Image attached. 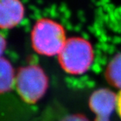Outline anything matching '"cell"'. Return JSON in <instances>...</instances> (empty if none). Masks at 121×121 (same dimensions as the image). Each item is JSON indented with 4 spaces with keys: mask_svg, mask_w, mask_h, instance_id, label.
I'll list each match as a JSON object with an SVG mask.
<instances>
[{
    "mask_svg": "<svg viewBox=\"0 0 121 121\" xmlns=\"http://www.w3.org/2000/svg\"><path fill=\"white\" fill-rule=\"evenodd\" d=\"M31 38L34 50L47 56L58 55L67 40L62 26L48 18H42L36 22Z\"/></svg>",
    "mask_w": 121,
    "mask_h": 121,
    "instance_id": "1",
    "label": "cell"
},
{
    "mask_svg": "<svg viewBox=\"0 0 121 121\" xmlns=\"http://www.w3.org/2000/svg\"><path fill=\"white\" fill-rule=\"evenodd\" d=\"M63 69L70 74H81L88 70L93 60L91 43L81 37L68 39L58 55Z\"/></svg>",
    "mask_w": 121,
    "mask_h": 121,
    "instance_id": "2",
    "label": "cell"
},
{
    "mask_svg": "<svg viewBox=\"0 0 121 121\" xmlns=\"http://www.w3.org/2000/svg\"><path fill=\"white\" fill-rule=\"evenodd\" d=\"M15 86L24 101L34 104L46 93L48 78L40 66L29 65L18 70L15 77Z\"/></svg>",
    "mask_w": 121,
    "mask_h": 121,
    "instance_id": "3",
    "label": "cell"
},
{
    "mask_svg": "<svg viewBox=\"0 0 121 121\" xmlns=\"http://www.w3.org/2000/svg\"><path fill=\"white\" fill-rule=\"evenodd\" d=\"M117 95L107 88H101L91 96L89 107L98 118L109 119L114 109H116Z\"/></svg>",
    "mask_w": 121,
    "mask_h": 121,
    "instance_id": "4",
    "label": "cell"
},
{
    "mask_svg": "<svg viewBox=\"0 0 121 121\" xmlns=\"http://www.w3.org/2000/svg\"><path fill=\"white\" fill-rule=\"evenodd\" d=\"M24 7L17 0H0V29H12L23 18Z\"/></svg>",
    "mask_w": 121,
    "mask_h": 121,
    "instance_id": "5",
    "label": "cell"
},
{
    "mask_svg": "<svg viewBox=\"0 0 121 121\" xmlns=\"http://www.w3.org/2000/svg\"><path fill=\"white\" fill-rule=\"evenodd\" d=\"M14 69L9 60L0 57V93H4L12 90L15 85Z\"/></svg>",
    "mask_w": 121,
    "mask_h": 121,
    "instance_id": "6",
    "label": "cell"
},
{
    "mask_svg": "<svg viewBox=\"0 0 121 121\" xmlns=\"http://www.w3.org/2000/svg\"><path fill=\"white\" fill-rule=\"evenodd\" d=\"M105 77L110 85L121 90V53L117 54L107 65Z\"/></svg>",
    "mask_w": 121,
    "mask_h": 121,
    "instance_id": "7",
    "label": "cell"
},
{
    "mask_svg": "<svg viewBox=\"0 0 121 121\" xmlns=\"http://www.w3.org/2000/svg\"><path fill=\"white\" fill-rule=\"evenodd\" d=\"M61 121H89L88 118L82 115H72L65 117Z\"/></svg>",
    "mask_w": 121,
    "mask_h": 121,
    "instance_id": "8",
    "label": "cell"
},
{
    "mask_svg": "<svg viewBox=\"0 0 121 121\" xmlns=\"http://www.w3.org/2000/svg\"><path fill=\"white\" fill-rule=\"evenodd\" d=\"M119 117L121 118V90L117 94V101H116V109Z\"/></svg>",
    "mask_w": 121,
    "mask_h": 121,
    "instance_id": "9",
    "label": "cell"
},
{
    "mask_svg": "<svg viewBox=\"0 0 121 121\" xmlns=\"http://www.w3.org/2000/svg\"><path fill=\"white\" fill-rule=\"evenodd\" d=\"M5 48H6V41L4 37L0 34V57H2L3 52L5 50Z\"/></svg>",
    "mask_w": 121,
    "mask_h": 121,
    "instance_id": "10",
    "label": "cell"
},
{
    "mask_svg": "<svg viewBox=\"0 0 121 121\" xmlns=\"http://www.w3.org/2000/svg\"><path fill=\"white\" fill-rule=\"evenodd\" d=\"M94 121H110L109 119H105V118H98L96 117Z\"/></svg>",
    "mask_w": 121,
    "mask_h": 121,
    "instance_id": "11",
    "label": "cell"
}]
</instances>
